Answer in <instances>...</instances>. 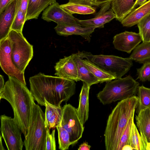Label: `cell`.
<instances>
[{
  "instance_id": "obj_1",
  "label": "cell",
  "mask_w": 150,
  "mask_h": 150,
  "mask_svg": "<svg viewBox=\"0 0 150 150\" xmlns=\"http://www.w3.org/2000/svg\"><path fill=\"white\" fill-rule=\"evenodd\" d=\"M30 91L34 100L41 106L45 105V100L53 105L60 106L75 93L74 81L58 76L40 73L29 79Z\"/></svg>"
},
{
  "instance_id": "obj_2",
  "label": "cell",
  "mask_w": 150,
  "mask_h": 150,
  "mask_svg": "<svg viewBox=\"0 0 150 150\" xmlns=\"http://www.w3.org/2000/svg\"><path fill=\"white\" fill-rule=\"evenodd\" d=\"M4 99L10 103L12 108L13 118L25 137L29 127L32 108L34 99L26 86L16 78L8 76V79L0 92V99Z\"/></svg>"
},
{
  "instance_id": "obj_3",
  "label": "cell",
  "mask_w": 150,
  "mask_h": 150,
  "mask_svg": "<svg viewBox=\"0 0 150 150\" xmlns=\"http://www.w3.org/2000/svg\"><path fill=\"white\" fill-rule=\"evenodd\" d=\"M138 98L134 96L119 101L109 115L104 134L106 150H116L122 134L137 107Z\"/></svg>"
},
{
  "instance_id": "obj_4",
  "label": "cell",
  "mask_w": 150,
  "mask_h": 150,
  "mask_svg": "<svg viewBox=\"0 0 150 150\" xmlns=\"http://www.w3.org/2000/svg\"><path fill=\"white\" fill-rule=\"evenodd\" d=\"M139 83L130 75L107 82L97 94L100 102L105 105L135 96Z\"/></svg>"
},
{
  "instance_id": "obj_5",
  "label": "cell",
  "mask_w": 150,
  "mask_h": 150,
  "mask_svg": "<svg viewBox=\"0 0 150 150\" xmlns=\"http://www.w3.org/2000/svg\"><path fill=\"white\" fill-rule=\"evenodd\" d=\"M47 128L45 114L38 105L33 103L28 133L24 143L26 150H45Z\"/></svg>"
},
{
  "instance_id": "obj_6",
  "label": "cell",
  "mask_w": 150,
  "mask_h": 150,
  "mask_svg": "<svg viewBox=\"0 0 150 150\" xmlns=\"http://www.w3.org/2000/svg\"><path fill=\"white\" fill-rule=\"evenodd\" d=\"M82 59H86L114 76L116 79L121 78L133 66L129 57L123 58L114 55H94L82 51L76 53Z\"/></svg>"
},
{
  "instance_id": "obj_7",
  "label": "cell",
  "mask_w": 150,
  "mask_h": 150,
  "mask_svg": "<svg viewBox=\"0 0 150 150\" xmlns=\"http://www.w3.org/2000/svg\"><path fill=\"white\" fill-rule=\"evenodd\" d=\"M8 37L11 45L12 61L15 66L24 73L33 56V46L28 42L22 32L11 30Z\"/></svg>"
},
{
  "instance_id": "obj_8",
  "label": "cell",
  "mask_w": 150,
  "mask_h": 150,
  "mask_svg": "<svg viewBox=\"0 0 150 150\" xmlns=\"http://www.w3.org/2000/svg\"><path fill=\"white\" fill-rule=\"evenodd\" d=\"M0 130L8 150H22L24 143L21 130L13 118L5 115L0 116Z\"/></svg>"
},
{
  "instance_id": "obj_9",
  "label": "cell",
  "mask_w": 150,
  "mask_h": 150,
  "mask_svg": "<svg viewBox=\"0 0 150 150\" xmlns=\"http://www.w3.org/2000/svg\"><path fill=\"white\" fill-rule=\"evenodd\" d=\"M62 116L60 125L69 133L71 144L81 138L84 127L78 115L77 109L70 104L62 107Z\"/></svg>"
},
{
  "instance_id": "obj_10",
  "label": "cell",
  "mask_w": 150,
  "mask_h": 150,
  "mask_svg": "<svg viewBox=\"0 0 150 150\" xmlns=\"http://www.w3.org/2000/svg\"><path fill=\"white\" fill-rule=\"evenodd\" d=\"M0 65L4 71L8 76L14 77L26 85L24 73L14 64L11 56V47L7 38L0 40Z\"/></svg>"
},
{
  "instance_id": "obj_11",
  "label": "cell",
  "mask_w": 150,
  "mask_h": 150,
  "mask_svg": "<svg viewBox=\"0 0 150 150\" xmlns=\"http://www.w3.org/2000/svg\"><path fill=\"white\" fill-rule=\"evenodd\" d=\"M42 18L47 22L53 21L57 24H79L78 19L65 10L56 2L49 6L44 11Z\"/></svg>"
},
{
  "instance_id": "obj_12",
  "label": "cell",
  "mask_w": 150,
  "mask_h": 150,
  "mask_svg": "<svg viewBox=\"0 0 150 150\" xmlns=\"http://www.w3.org/2000/svg\"><path fill=\"white\" fill-rule=\"evenodd\" d=\"M111 1L105 3L102 5L100 11L93 18L84 20L78 19V23L83 27L103 28L104 25L108 23L116 16L111 7Z\"/></svg>"
},
{
  "instance_id": "obj_13",
  "label": "cell",
  "mask_w": 150,
  "mask_h": 150,
  "mask_svg": "<svg viewBox=\"0 0 150 150\" xmlns=\"http://www.w3.org/2000/svg\"><path fill=\"white\" fill-rule=\"evenodd\" d=\"M142 41L139 33L125 31L115 35L113 43L115 49L129 54Z\"/></svg>"
},
{
  "instance_id": "obj_14",
  "label": "cell",
  "mask_w": 150,
  "mask_h": 150,
  "mask_svg": "<svg viewBox=\"0 0 150 150\" xmlns=\"http://www.w3.org/2000/svg\"><path fill=\"white\" fill-rule=\"evenodd\" d=\"M55 75L69 80L77 81V68L74 60V54L60 59L54 66Z\"/></svg>"
},
{
  "instance_id": "obj_15",
  "label": "cell",
  "mask_w": 150,
  "mask_h": 150,
  "mask_svg": "<svg viewBox=\"0 0 150 150\" xmlns=\"http://www.w3.org/2000/svg\"><path fill=\"white\" fill-rule=\"evenodd\" d=\"M19 0H15L0 13V40L8 37L19 7Z\"/></svg>"
},
{
  "instance_id": "obj_16",
  "label": "cell",
  "mask_w": 150,
  "mask_h": 150,
  "mask_svg": "<svg viewBox=\"0 0 150 150\" xmlns=\"http://www.w3.org/2000/svg\"><path fill=\"white\" fill-rule=\"evenodd\" d=\"M95 28L94 27H83L79 24L68 23L57 24L54 28L57 34L60 35H79L88 42H90L91 35Z\"/></svg>"
},
{
  "instance_id": "obj_17",
  "label": "cell",
  "mask_w": 150,
  "mask_h": 150,
  "mask_svg": "<svg viewBox=\"0 0 150 150\" xmlns=\"http://www.w3.org/2000/svg\"><path fill=\"white\" fill-rule=\"evenodd\" d=\"M91 2L85 0H69V2L60 6L69 13L83 15L94 13L96 9Z\"/></svg>"
},
{
  "instance_id": "obj_18",
  "label": "cell",
  "mask_w": 150,
  "mask_h": 150,
  "mask_svg": "<svg viewBox=\"0 0 150 150\" xmlns=\"http://www.w3.org/2000/svg\"><path fill=\"white\" fill-rule=\"evenodd\" d=\"M45 124L46 127L50 129L60 125L63 113L61 106H57L48 103L45 100Z\"/></svg>"
},
{
  "instance_id": "obj_19",
  "label": "cell",
  "mask_w": 150,
  "mask_h": 150,
  "mask_svg": "<svg viewBox=\"0 0 150 150\" xmlns=\"http://www.w3.org/2000/svg\"><path fill=\"white\" fill-rule=\"evenodd\" d=\"M150 13V0L135 8L121 22L124 27H131L137 24L144 17Z\"/></svg>"
},
{
  "instance_id": "obj_20",
  "label": "cell",
  "mask_w": 150,
  "mask_h": 150,
  "mask_svg": "<svg viewBox=\"0 0 150 150\" xmlns=\"http://www.w3.org/2000/svg\"><path fill=\"white\" fill-rule=\"evenodd\" d=\"M137 0H113L111 8L115 14L116 19L121 22L129 13L135 8Z\"/></svg>"
},
{
  "instance_id": "obj_21",
  "label": "cell",
  "mask_w": 150,
  "mask_h": 150,
  "mask_svg": "<svg viewBox=\"0 0 150 150\" xmlns=\"http://www.w3.org/2000/svg\"><path fill=\"white\" fill-rule=\"evenodd\" d=\"M90 86L83 82L79 96V103L77 111L79 117L83 125L88 120L89 115V94Z\"/></svg>"
},
{
  "instance_id": "obj_22",
  "label": "cell",
  "mask_w": 150,
  "mask_h": 150,
  "mask_svg": "<svg viewBox=\"0 0 150 150\" xmlns=\"http://www.w3.org/2000/svg\"><path fill=\"white\" fill-rule=\"evenodd\" d=\"M74 60L76 64L78 79L91 86L92 85L100 83L99 80L90 71L83 63L82 59L76 53L74 54Z\"/></svg>"
},
{
  "instance_id": "obj_23",
  "label": "cell",
  "mask_w": 150,
  "mask_h": 150,
  "mask_svg": "<svg viewBox=\"0 0 150 150\" xmlns=\"http://www.w3.org/2000/svg\"><path fill=\"white\" fill-rule=\"evenodd\" d=\"M56 0H29L27 8L26 20L38 19L42 11Z\"/></svg>"
},
{
  "instance_id": "obj_24",
  "label": "cell",
  "mask_w": 150,
  "mask_h": 150,
  "mask_svg": "<svg viewBox=\"0 0 150 150\" xmlns=\"http://www.w3.org/2000/svg\"><path fill=\"white\" fill-rule=\"evenodd\" d=\"M135 119L140 133L143 134L150 143V108L141 110L136 115Z\"/></svg>"
},
{
  "instance_id": "obj_25",
  "label": "cell",
  "mask_w": 150,
  "mask_h": 150,
  "mask_svg": "<svg viewBox=\"0 0 150 150\" xmlns=\"http://www.w3.org/2000/svg\"><path fill=\"white\" fill-rule=\"evenodd\" d=\"M129 57L140 64L150 62V42H143L139 45Z\"/></svg>"
},
{
  "instance_id": "obj_26",
  "label": "cell",
  "mask_w": 150,
  "mask_h": 150,
  "mask_svg": "<svg viewBox=\"0 0 150 150\" xmlns=\"http://www.w3.org/2000/svg\"><path fill=\"white\" fill-rule=\"evenodd\" d=\"M82 61L91 72L99 80L100 83L107 82L116 79L114 76L93 63L86 59H82Z\"/></svg>"
},
{
  "instance_id": "obj_27",
  "label": "cell",
  "mask_w": 150,
  "mask_h": 150,
  "mask_svg": "<svg viewBox=\"0 0 150 150\" xmlns=\"http://www.w3.org/2000/svg\"><path fill=\"white\" fill-rule=\"evenodd\" d=\"M137 93L138 98V103L136 112L138 113L142 110L150 108V88L143 85L139 86Z\"/></svg>"
},
{
  "instance_id": "obj_28",
  "label": "cell",
  "mask_w": 150,
  "mask_h": 150,
  "mask_svg": "<svg viewBox=\"0 0 150 150\" xmlns=\"http://www.w3.org/2000/svg\"><path fill=\"white\" fill-rule=\"evenodd\" d=\"M137 25L143 42H150V13L142 18Z\"/></svg>"
},
{
  "instance_id": "obj_29",
  "label": "cell",
  "mask_w": 150,
  "mask_h": 150,
  "mask_svg": "<svg viewBox=\"0 0 150 150\" xmlns=\"http://www.w3.org/2000/svg\"><path fill=\"white\" fill-rule=\"evenodd\" d=\"M58 134L59 148L61 150L69 149L71 144L68 132L60 125L56 127Z\"/></svg>"
},
{
  "instance_id": "obj_30",
  "label": "cell",
  "mask_w": 150,
  "mask_h": 150,
  "mask_svg": "<svg viewBox=\"0 0 150 150\" xmlns=\"http://www.w3.org/2000/svg\"><path fill=\"white\" fill-rule=\"evenodd\" d=\"M129 145L133 150H142L140 135L133 120L130 132Z\"/></svg>"
},
{
  "instance_id": "obj_31",
  "label": "cell",
  "mask_w": 150,
  "mask_h": 150,
  "mask_svg": "<svg viewBox=\"0 0 150 150\" xmlns=\"http://www.w3.org/2000/svg\"><path fill=\"white\" fill-rule=\"evenodd\" d=\"M134 115V114L129 119L121 137L116 150H122L124 146L129 145L130 132Z\"/></svg>"
},
{
  "instance_id": "obj_32",
  "label": "cell",
  "mask_w": 150,
  "mask_h": 150,
  "mask_svg": "<svg viewBox=\"0 0 150 150\" xmlns=\"http://www.w3.org/2000/svg\"><path fill=\"white\" fill-rule=\"evenodd\" d=\"M26 14L19 8L12 24L11 30L22 32L24 24L26 21Z\"/></svg>"
},
{
  "instance_id": "obj_33",
  "label": "cell",
  "mask_w": 150,
  "mask_h": 150,
  "mask_svg": "<svg viewBox=\"0 0 150 150\" xmlns=\"http://www.w3.org/2000/svg\"><path fill=\"white\" fill-rule=\"evenodd\" d=\"M137 79L142 82L150 81V62L143 64L139 68L137 69Z\"/></svg>"
},
{
  "instance_id": "obj_34",
  "label": "cell",
  "mask_w": 150,
  "mask_h": 150,
  "mask_svg": "<svg viewBox=\"0 0 150 150\" xmlns=\"http://www.w3.org/2000/svg\"><path fill=\"white\" fill-rule=\"evenodd\" d=\"M50 129L47 128L45 150H56V147L55 136V129L52 130L51 134L50 133Z\"/></svg>"
},
{
  "instance_id": "obj_35",
  "label": "cell",
  "mask_w": 150,
  "mask_h": 150,
  "mask_svg": "<svg viewBox=\"0 0 150 150\" xmlns=\"http://www.w3.org/2000/svg\"><path fill=\"white\" fill-rule=\"evenodd\" d=\"M15 0H0V13L3 12Z\"/></svg>"
},
{
  "instance_id": "obj_36",
  "label": "cell",
  "mask_w": 150,
  "mask_h": 150,
  "mask_svg": "<svg viewBox=\"0 0 150 150\" xmlns=\"http://www.w3.org/2000/svg\"><path fill=\"white\" fill-rule=\"evenodd\" d=\"M29 0H19V8L26 14L28 2Z\"/></svg>"
},
{
  "instance_id": "obj_37",
  "label": "cell",
  "mask_w": 150,
  "mask_h": 150,
  "mask_svg": "<svg viewBox=\"0 0 150 150\" xmlns=\"http://www.w3.org/2000/svg\"><path fill=\"white\" fill-rule=\"evenodd\" d=\"M91 146L88 143L85 142L81 144L79 146L78 150H90Z\"/></svg>"
},
{
  "instance_id": "obj_38",
  "label": "cell",
  "mask_w": 150,
  "mask_h": 150,
  "mask_svg": "<svg viewBox=\"0 0 150 150\" xmlns=\"http://www.w3.org/2000/svg\"><path fill=\"white\" fill-rule=\"evenodd\" d=\"M113 0H94L95 6H99L109 1H112Z\"/></svg>"
},
{
  "instance_id": "obj_39",
  "label": "cell",
  "mask_w": 150,
  "mask_h": 150,
  "mask_svg": "<svg viewBox=\"0 0 150 150\" xmlns=\"http://www.w3.org/2000/svg\"><path fill=\"white\" fill-rule=\"evenodd\" d=\"M4 82L3 76L0 75V92L3 89L4 86Z\"/></svg>"
},
{
  "instance_id": "obj_40",
  "label": "cell",
  "mask_w": 150,
  "mask_h": 150,
  "mask_svg": "<svg viewBox=\"0 0 150 150\" xmlns=\"http://www.w3.org/2000/svg\"><path fill=\"white\" fill-rule=\"evenodd\" d=\"M147 0H137L135 6V8L138 6H140L145 3Z\"/></svg>"
},
{
  "instance_id": "obj_41",
  "label": "cell",
  "mask_w": 150,
  "mask_h": 150,
  "mask_svg": "<svg viewBox=\"0 0 150 150\" xmlns=\"http://www.w3.org/2000/svg\"><path fill=\"white\" fill-rule=\"evenodd\" d=\"M133 150V148L129 145H127L124 146L122 149V150Z\"/></svg>"
},
{
  "instance_id": "obj_42",
  "label": "cell",
  "mask_w": 150,
  "mask_h": 150,
  "mask_svg": "<svg viewBox=\"0 0 150 150\" xmlns=\"http://www.w3.org/2000/svg\"><path fill=\"white\" fill-rule=\"evenodd\" d=\"M2 136L0 135V150H5V149L4 148L2 141Z\"/></svg>"
},
{
  "instance_id": "obj_43",
  "label": "cell",
  "mask_w": 150,
  "mask_h": 150,
  "mask_svg": "<svg viewBox=\"0 0 150 150\" xmlns=\"http://www.w3.org/2000/svg\"><path fill=\"white\" fill-rule=\"evenodd\" d=\"M88 1H89L91 3L93 6H95L94 4V0H85Z\"/></svg>"
}]
</instances>
